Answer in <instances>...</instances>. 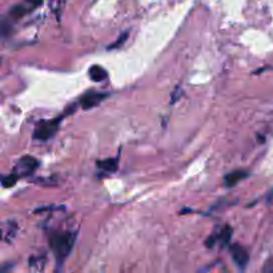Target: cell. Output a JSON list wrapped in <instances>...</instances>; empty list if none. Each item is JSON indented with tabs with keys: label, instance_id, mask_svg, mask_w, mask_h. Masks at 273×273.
Segmentation results:
<instances>
[{
	"label": "cell",
	"instance_id": "cell-11",
	"mask_svg": "<svg viewBox=\"0 0 273 273\" xmlns=\"http://www.w3.org/2000/svg\"><path fill=\"white\" fill-rule=\"evenodd\" d=\"M19 176L16 173L14 175H8V176H4L1 179V185H3V188H11V187H14L16 184V181H18Z\"/></svg>",
	"mask_w": 273,
	"mask_h": 273
},
{
	"label": "cell",
	"instance_id": "cell-7",
	"mask_svg": "<svg viewBox=\"0 0 273 273\" xmlns=\"http://www.w3.org/2000/svg\"><path fill=\"white\" fill-rule=\"evenodd\" d=\"M248 176V173L246 171H235L232 173H228L227 176L224 177V183L227 187H233L236 185L239 181H241L243 179H246Z\"/></svg>",
	"mask_w": 273,
	"mask_h": 273
},
{
	"label": "cell",
	"instance_id": "cell-8",
	"mask_svg": "<svg viewBox=\"0 0 273 273\" xmlns=\"http://www.w3.org/2000/svg\"><path fill=\"white\" fill-rule=\"evenodd\" d=\"M88 74L91 80H92V82H97V83H100V82H103V80H106L107 76H108L107 71L104 70L103 67H100V65H92V67L89 68Z\"/></svg>",
	"mask_w": 273,
	"mask_h": 273
},
{
	"label": "cell",
	"instance_id": "cell-13",
	"mask_svg": "<svg viewBox=\"0 0 273 273\" xmlns=\"http://www.w3.org/2000/svg\"><path fill=\"white\" fill-rule=\"evenodd\" d=\"M231 235H232V231L229 227H225L224 229H222L221 233H220V239H221V241L224 243V244H227L228 240L231 239Z\"/></svg>",
	"mask_w": 273,
	"mask_h": 273
},
{
	"label": "cell",
	"instance_id": "cell-1",
	"mask_svg": "<svg viewBox=\"0 0 273 273\" xmlns=\"http://www.w3.org/2000/svg\"><path fill=\"white\" fill-rule=\"evenodd\" d=\"M74 243L75 235L70 232H54L50 237V246L55 252L59 261H63L67 256L70 255Z\"/></svg>",
	"mask_w": 273,
	"mask_h": 273
},
{
	"label": "cell",
	"instance_id": "cell-4",
	"mask_svg": "<svg viewBox=\"0 0 273 273\" xmlns=\"http://www.w3.org/2000/svg\"><path fill=\"white\" fill-rule=\"evenodd\" d=\"M107 97V93H100V92H91L85 93L82 99H80V106L83 107L84 109H91L93 107L99 106L102 100H104Z\"/></svg>",
	"mask_w": 273,
	"mask_h": 273
},
{
	"label": "cell",
	"instance_id": "cell-12",
	"mask_svg": "<svg viewBox=\"0 0 273 273\" xmlns=\"http://www.w3.org/2000/svg\"><path fill=\"white\" fill-rule=\"evenodd\" d=\"M28 12V8H26L24 5H15L12 11H11V15H14L15 18H22L23 15H26Z\"/></svg>",
	"mask_w": 273,
	"mask_h": 273
},
{
	"label": "cell",
	"instance_id": "cell-16",
	"mask_svg": "<svg viewBox=\"0 0 273 273\" xmlns=\"http://www.w3.org/2000/svg\"><path fill=\"white\" fill-rule=\"evenodd\" d=\"M216 239H218V237H213V244L216 243V241H215ZM207 246H209V248L212 246V237H211V239H208V241H207Z\"/></svg>",
	"mask_w": 273,
	"mask_h": 273
},
{
	"label": "cell",
	"instance_id": "cell-5",
	"mask_svg": "<svg viewBox=\"0 0 273 273\" xmlns=\"http://www.w3.org/2000/svg\"><path fill=\"white\" fill-rule=\"evenodd\" d=\"M231 256L235 264L240 268H246L248 265V261H249V255L246 252V248H243L241 246H231Z\"/></svg>",
	"mask_w": 273,
	"mask_h": 273
},
{
	"label": "cell",
	"instance_id": "cell-6",
	"mask_svg": "<svg viewBox=\"0 0 273 273\" xmlns=\"http://www.w3.org/2000/svg\"><path fill=\"white\" fill-rule=\"evenodd\" d=\"M18 235V225L14 221H7L1 227V239L4 243H12Z\"/></svg>",
	"mask_w": 273,
	"mask_h": 273
},
{
	"label": "cell",
	"instance_id": "cell-15",
	"mask_svg": "<svg viewBox=\"0 0 273 273\" xmlns=\"http://www.w3.org/2000/svg\"><path fill=\"white\" fill-rule=\"evenodd\" d=\"M26 1H27L28 4L31 5L32 8H35V7H37V5L42 3V0H26Z\"/></svg>",
	"mask_w": 273,
	"mask_h": 273
},
{
	"label": "cell",
	"instance_id": "cell-2",
	"mask_svg": "<svg viewBox=\"0 0 273 273\" xmlns=\"http://www.w3.org/2000/svg\"><path fill=\"white\" fill-rule=\"evenodd\" d=\"M59 123L60 119L56 120H48V121H40L36 125V128L33 131V137L37 140H48L50 137L54 136L57 128H59Z\"/></svg>",
	"mask_w": 273,
	"mask_h": 273
},
{
	"label": "cell",
	"instance_id": "cell-3",
	"mask_svg": "<svg viewBox=\"0 0 273 273\" xmlns=\"http://www.w3.org/2000/svg\"><path fill=\"white\" fill-rule=\"evenodd\" d=\"M39 165V163L35 158L32 156H24L16 163L15 165V173L18 175L19 177H24V176H29L32 175L35 169Z\"/></svg>",
	"mask_w": 273,
	"mask_h": 273
},
{
	"label": "cell",
	"instance_id": "cell-10",
	"mask_svg": "<svg viewBox=\"0 0 273 273\" xmlns=\"http://www.w3.org/2000/svg\"><path fill=\"white\" fill-rule=\"evenodd\" d=\"M29 267L33 271H43L44 267H46V257H31L29 259Z\"/></svg>",
	"mask_w": 273,
	"mask_h": 273
},
{
	"label": "cell",
	"instance_id": "cell-9",
	"mask_svg": "<svg viewBox=\"0 0 273 273\" xmlns=\"http://www.w3.org/2000/svg\"><path fill=\"white\" fill-rule=\"evenodd\" d=\"M97 167L107 172H113L117 169V159H107L103 162H97Z\"/></svg>",
	"mask_w": 273,
	"mask_h": 273
},
{
	"label": "cell",
	"instance_id": "cell-14",
	"mask_svg": "<svg viewBox=\"0 0 273 273\" xmlns=\"http://www.w3.org/2000/svg\"><path fill=\"white\" fill-rule=\"evenodd\" d=\"M127 37H128V32H124L120 37H119V40H116V42L113 43V44H111V46L108 47V48H109V50H113V48H117V47H120L121 44H123L125 40H127Z\"/></svg>",
	"mask_w": 273,
	"mask_h": 273
}]
</instances>
